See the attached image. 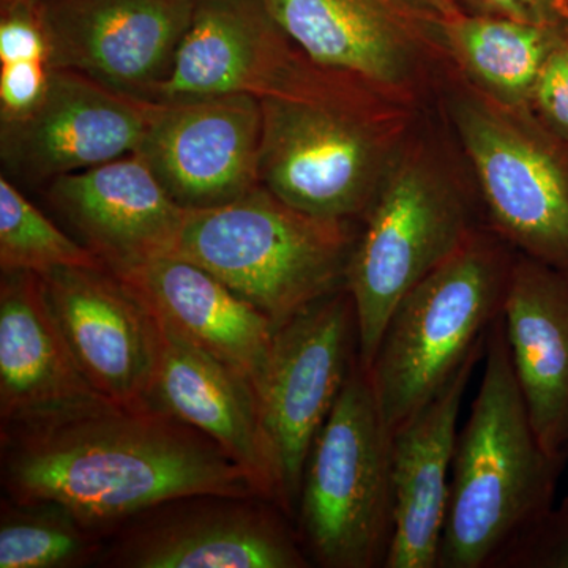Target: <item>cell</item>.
I'll return each instance as SVG.
<instances>
[{
  "instance_id": "cell-1",
  "label": "cell",
  "mask_w": 568,
  "mask_h": 568,
  "mask_svg": "<svg viewBox=\"0 0 568 568\" xmlns=\"http://www.w3.org/2000/svg\"><path fill=\"white\" fill-rule=\"evenodd\" d=\"M2 440L11 500L61 504L92 532L182 499L264 497L223 448L153 407L108 402L3 429Z\"/></svg>"
},
{
  "instance_id": "cell-2",
  "label": "cell",
  "mask_w": 568,
  "mask_h": 568,
  "mask_svg": "<svg viewBox=\"0 0 568 568\" xmlns=\"http://www.w3.org/2000/svg\"><path fill=\"white\" fill-rule=\"evenodd\" d=\"M484 224L476 179L457 138L436 103L425 108L361 224L347 268L365 368L399 301Z\"/></svg>"
},
{
  "instance_id": "cell-3",
  "label": "cell",
  "mask_w": 568,
  "mask_h": 568,
  "mask_svg": "<svg viewBox=\"0 0 568 568\" xmlns=\"http://www.w3.org/2000/svg\"><path fill=\"white\" fill-rule=\"evenodd\" d=\"M484 375L458 433L437 568H493L555 507L568 455L538 440L519 390L503 315L487 335Z\"/></svg>"
},
{
  "instance_id": "cell-4",
  "label": "cell",
  "mask_w": 568,
  "mask_h": 568,
  "mask_svg": "<svg viewBox=\"0 0 568 568\" xmlns=\"http://www.w3.org/2000/svg\"><path fill=\"white\" fill-rule=\"evenodd\" d=\"M361 224L308 215L260 185L233 203L186 211L170 254L211 272L278 328L345 290Z\"/></svg>"
},
{
  "instance_id": "cell-5",
  "label": "cell",
  "mask_w": 568,
  "mask_h": 568,
  "mask_svg": "<svg viewBox=\"0 0 568 568\" xmlns=\"http://www.w3.org/2000/svg\"><path fill=\"white\" fill-rule=\"evenodd\" d=\"M517 256L484 224L395 306L366 368L388 432L439 394L503 315Z\"/></svg>"
},
{
  "instance_id": "cell-6",
  "label": "cell",
  "mask_w": 568,
  "mask_h": 568,
  "mask_svg": "<svg viewBox=\"0 0 568 568\" xmlns=\"http://www.w3.org/2000/svg\"><path fill=\"white\" fill-rule=\"evenodd\" d=\"M436 104L465 153L485 222L518 253L568 274V141L532 108H506L446 63Z\"/></svg>"
},
{
  "instance_id": "cell-7",
  "label": "cell",
  "mask_w": 568,
  "mask_h": 568,
  "mask_svg": "<svg viewBox=\"0 0 568 568\" xmlns=\"http://www.w3.org/2000/svg\"><path fill=\"white\" fill-rule=\"evenodd\" d=\"M260 100L261 185L297 211L338 222H364L424 111L402 104Z\"/></svg>"
},
{
  "instance_id": "cell-8",
  "label": "cell",
  "mask_w": 568,
  "mask_h": 568,
  "mask_svg": "<svg viewBox=\"0 0 568 568\" xmlns=\"http://www.w3.org/2000/svg\"><path fill=\"white\" fill-rule=\"evenodd\" d=\"M295 518L320 566H386L394 536L392 433L361 357L306 458Z\"/></svg>"
},
{
  "instance_id": "cell-9",
  "label": "cell",
  "mask_w": 568,
  "mask_h": 568,
  "mask_svg": "<svg viewBox=\"0 0 568 568\" xmlns=\"http://www.w3.org/2000/svg\"><path fill=\"white\" fill-rule=\"evenodd\" d=\"M357 358V313L345 287L276 328L252 383L276 506L291 517L297 510L306 458Z\"/></svg>"
},
{
  "instance_id": "cell-10",
  "label": "cell",
  "mask_w": 568,
  "mask_h": 568,
  "mask_svg": "<svg viewBox=\"0 0 568 568\" xmlns=\"http://www.w3.org/2000/svg\"><path fill=\"white\" fill-rule=\"evenodd\" d=\"M226 93L310 102L402 104L310 61L265 13L260 0H197L170 77L156 88L152 102Z\"/></svg>"
},
{
  "instance_id": "cell-11",
  "label": "cell",
  "mask_w": 568,
  "mask_h": 568,
  "mask_svg": "<svg viewBox=\"0 0 568 568\" xmlns=\"http://www.w3.org/2000/svg\"><path fill=\"white\" fill-rule=\"evenodd\" d=\"M310 61L414 110L436 103L440 24L398 0H260Z\"/></svg>"
},
{
  "instance_id": "cell-12",
  "label": "cell",
  "mask_w": 568,
  "mask_h": 568,
  "mask_svg": "<svg viewBox=\"0 0 568 568\" xmlns=\"http://www.w3.org/2000/svg\"><path fill=\"white\" fill-rule=\"evenodd\" d=\"M263 106L250 93L156 102L138 155L186 211L233 203L260 186Z\"/></svg>"
},
{
  "instance_id": "cell-13",
  "label": "cell",
  "mask_w": 568,
  "mask_h": 568,
  "mask_svg": "<svg viewBox=\"0 0 568 568\" xmlns=\"http://www.w3.org/2000/svg\"><path fill=\"white\" fill-rule=\"evenodd\" d=\"M197 0H37L52 69L152 102Z\"/></svg>"
},
{
  "instance_id": "cell-14",
  "label": "cell",
  "mask_w": 568,
  "mask_h": 568,
  "mask_svg": "<svg viewBox=\"0 0 568 568\" xmlns=\"http://www.w3.org/2000/svg\"><path fill=\"white\" fill-rule=\"evenodd\" d=\"M39 275L48 308L89 384L114 405L151 407L159 323L148 304L106 265Z\"/></svg>"
},
{
  "instance_id": "cell-15",
  "label": "cell",
  "mask_w": 568,
  "mask_h": 568,
  "mask_svg": "<svg viewBox=\"0 0 568 568\" xmlns=\"http://www.w3.org/2000/svg\"><path fill=\"white\" fill-rule=\"evenodd\" d=\"M156 102L106 88L70 70L52 69L41 102L2 121V160L11 174L48 182L132 155Z\"/></svg>"
},
{
  "instance_id": "cell-16",
  "label": "cell",
  "mask_w": 568,
  "mask_h": 568,
  "mask_svg": "<svg viewBox=\"0 0 568 568\" xmlns=\"http://www.w3.org/2000/svg\"><path fill=\"white\" fill-rule=\"evenodd\" d=\"M485 346L487 336L439 394L392 433L394 536L386 568H437L459 414Z\"/></svg>"
},
{
  "instance_id": "cell-17",
  "label": "cell",
  "mask_w": 568,
  "mask_h": 568,
  "mask_svg": "<svg viewBox=\"0 0 568 568\" xmlns=\"http://www.w3.org/2000/svg\"><path fill=\"white\" fill-rule=\"evenodd\" d=\"M48 196L114 274L173 252L186 215L138 153L61 175Z\"/></svg>"
},
{
  "instance_id": "cell-18",
  "label": "cell",
  "mask_w": 568,
  "mask_h": 568,
  "mask_svg": "<svg viewBox=\"0 0 568 568\" xmlns=\"http://www.w3.org/2000/svg\"><path fill=\"white\" fill-rule=\"evenodd\" d=\"M103 403H108V399L82 375L48 308L40 275L33 272H2V428L43 424Z\"/></svg>"
},
{
  "instance_id": "cell-19",
  "label": "cell",
  "mask_w": 568,
  "mask_h": 568,
  "mask_svg": "<svg viewBox=\"0 0 568 568\" xmlns=\"http://www.w3.org/2000/svg\"><path fill=\"white\" fill-rule=\"evenodd\" d=\"M155 317L159 358L149 406L207 436L246 469L264 499L276 504L252 381Z\"/></svg>"
},
{
  "instance_id": "cell-20",
  "label": "cell",
  "mask_w": 568,
  "mask_h": 568,
  "mask_svg": "<svg viewBox=\"0 0 568 568\" xmlns=\"http://www.w3.org/2000/svg\"><path fill=\"white\" fill-rule=\"evenodd\" d=\"M519 390L538 440L568 455V274L518 253L503 310Z\"/></svg>"
},
{
  "instance_id": "cell-21",
  "label": "cell",
  "mask_w": 568,
  "mask_h": 568,
  "mask_svg": "<svg viewBox=\"0 0 568 568\" xmlns=\"http://www.w3.org/2000/svg\"><path fill=\"white\" fill-rule=\"evenodd\" d=\"M155 315L235 372L256 379L275 325L211 272L175 254L152 257L115 274Z\"/></svg>"
},
{
  "instance_id": "cell-22",
  "label": "cell",
  "mask_w": 568,
  "mask_h": 568,
  "mask_svg": "<svg viewBox=\"0 0 568 568\" xmlns=\"http://www.w3.org/2000/svg\"><path fill=\"white\" fill-rule=\"evenodd\" d=\"M175 515L142 529L119 548L132 568H305L308 556L287 526L242 497Z\"/></svg>"
},
{
  "instance_id": "cell-23",
  "label": "cell",
  "mask_w": 568,
  "mask_h": 568,
  "mask_svg": "<svg viewBox=\"0 0 568 568\" xmlns=\"http://www.w3.org/2000/svg\"><path fill=\"white\" fill-rule=\"evenodd\" d=\"M440 47L448 63L481 95L506 108H532L548 63L568 50V26L462 13L440 24Z\"/></svg>"
},
{
  "instance_id": "cell-24",
  "label": "cell",
  "mask_w": 568,
  "mask_h": 568,
  "mask_svg": "<svg viewBox=\"0 0 568 568\" xmlns=\"http://www.w3.org/2000/svg\"><path fill=\"white\" fill-rule=\"evenodd\" d=\"M92 530L52 500H11L0 519V568H62L95 551Z\"/></svg>"
},
{
  "instance_id": "cell-25",
  "label": "cell",
  "mask_w": 568,
  "mask_h": 568,
  "mask_svg": "<svg viewBox=\"0 0 568 568\" xmlns=\"http://www.w3.org/2000/svg\"><path fill=\"white\" fill-rule=\"evenodd\" d=\"M104 265L88 248L63 234L14 189L0 178V267L2 272L44 274L58 267Z\"/></svg>"
},
{
  "instance_id": "cell-26",
  "label": "cell",
  "mask_w": 568,
  "mask_h": 568,
  "mask_svg": "<svg viewBox=\"0 0 568 568\" xmlns=\"http://www.w3.org/2000/svg\"><path fill=\"white\" fill-rule=\"evenodd\" d=\"M493 568H568V496L508 547Z\"/></svg>"
},
{
  "instance_id": "cell-27",
  "label": "cell",
  "mask_w": 568,
  "mask_h": 568,
  "mask_svg": "<svg viewBox=\"0 0 568 568\" xmlns=\"http://www.w3.org/2000/svg\"><path fill=\"white\" fill-rule=\"evenodd\" d=\"M48 62L51 47L41 21L37 0H18L2 6L0 20V62Z\"/></svg>"
},
{
  "instance_id": "cell-28",
  "label": "cell",
  "mask_w": 568,
  "mask_h": 568,
  "mask_svg": "<svg viewBox=\"0 0 568 568\" xmlns=\"http://www.w3.org/2000/svg\"><path fill=\"white\" fill-rule=\"evenodd\" d=\"M52 67L48 62L2 63L0 110L2 121L28 114L43 99L50 85Z\"/></svg>"
},
{
  "instance_id": "cell-29",
  "label": "cell",
  "mask_w": 568,
  "mask_h": 568,
  "mask_svg": "<svg viewBox=\"0 0 568 568\" xmlns=\"http://www.w3.org/2000/svg\"><path fill=\"white\" fill-rule=\"evenodd\" d=\"M463 13L528 24L568 26V0H455Z\"/></svg>"
},
{
  "instance_id": "cell-30",
  "label": "cell",
  "mask_w": 568,
  "mask_h": 568,
  "mask_svg": "<svg viewBox=\"0 0 568 568\" xmlns=\"http://www.w3.org/2000/svg\"><path fill=\"white\" fill-rule=\"evenodd\" d=\"M532 110L552 132L568 141V50L558 52L541 74Z\"/></svg>"
},
{
  "instance_id": "cell-31",
  "label": "cell",
  "mask_w": 568,
  "mask_h": 568,
  "mask_svg": "<svg viewBox=\"0 0 568 568\" xmlns=\"http://www.w3.org/2000/svg\"><path fill=\"white\" fill-rule=\"evenodd\" d=\"M407 9L416 11L426 20L444 22L454 20L463 13L455 0H398Z\"/></svg>"
},
{
  "instance_id": "cell-32",
  "label": "cell",
  "mask_w": 568,
  "mask_h": 568,
  "mask_svg": "<svg viewBox=\"0 0 568 568\" xmlns=\"http://www.w3.org/2000/svg\"><path fill=\"white\" fill-rule=\"evenodd\" d=\"M18 2V0H2V6H9V3Z\"/></svg>"
}]
</instances>
